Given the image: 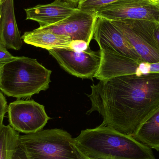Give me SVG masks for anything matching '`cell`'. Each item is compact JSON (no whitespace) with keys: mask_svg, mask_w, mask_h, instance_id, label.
Listing matches in <instances>:
<instances>
[{"mask_svg":"<svg viewBox=\"0 0 159 159\" xmlns=\"http://www.w3.org/2000/svg\"><path fill=\"white\" fill-rule=\"evenodd\" d=\"M87 94L103 118L101 125L132 135L159 106V73L128 75L100 80Z\"/></svg>","mask_w":159,"mask_h":159,"instance_id":"1","label":"cell"},{"mask_svg":"<svg viewBox=\"0 0 159 159\" xmlns=\"http://www.w3.org/2000/svg\"><path fill=\"white\" fill-rule=\"evenodd\" d=\"M74 139L91 159H156L149 147L108 126L83 130Z\"/></svg>","mask_w":159,"mask_h":159,"instance_id":"2","label":"cell"},{"mask_svg":"<svg viewBox=\"0 0 159 159\" xmlns=\"http://www.w3.org/2000/svg\"><path fill=\"white\" fill-rule=\"evenodd\" d=\"M51 73L36 59L16 57L2 67L0 90L8 97L30 98L49 88Z\"/></svg>","mask_w":159,"mask_h":159,"instance_id":"3","label":"cell"},{"mask_svg":"<svg viewBox=\"0 0 159 159\" xmlns=\"http://www.w3.org/2000/svg\"><path fill=\"white\" fill-rule=\"evenodd\" d=\"M19 143L29 159H91L80 150L70 134L61 129L20 135Z\"/></svg>","mask_w":159,"mask_h":159,"instance_id":"4","label":"cell"},{"mask_svg":"<svg viewBox=\"0 0 159 159\" xmlns=\"http://www.w3.org/2000/svg\"><path fill=\"white\" fill-rule=\"evenodd\" d=\"M112 21L143 61L149 63L159 62V51L153 34L155 22L143 20Z\"/></svg>","mask_w":159,"mask_h":159,"instance_id":"5","label":"cell"},{"mask_svg":"<svg viewBox=\"0 0 159 159\" xmlns=\"http://www.w3.org/2000/svg\"><path fill=\"white\" fill-rule=\"evenodd\" d=\"M9 125L25 134L42 130L50 119L43 105L33 100L18 99L9 103L7 109Z\"/></svg>","mask_w":159,"mask_h":159,"instance_id":"6","label":"cell"},{"mask_svg":"<svg viewBox=\"0 0 159 159\" xmlns=\"http://www.w3.org/2000/svg\"><path fill=\"white\" fill-rule=\"evenodd\" d=\"M95 14L112 21L143 20L159 23V3L151 0H119L102 7Z\"/></svg>","mask_w":159,"mask_h":159,"instance_id":"7","label":"cell"},{"mask_svg":"<svg viewBox=\"0 0 159 159\" xmlns=\"http://www.w3.org/2000/svg\"><path fill=\"white\" fill-rule=\"evenodd\" d=\"M48 52L64 70L78 78L92 80L101 65L100 49L93 51L89 47L82 52L69 49H55Z\"/></svg>","mask_w":159,"mask_h":159,"instance_id":"8","label":"cell"},{"mask_svg":"<svg viewBox=\"0 0 159 159\" xmlns=\"http://www.w3.org/2000/svg\"><path fill=\"white\" fill-rule=\"evenodd\" d=\"M100 49H107L136 60H142L123 34L111 20L97 16L93 37Z\"/></svg>","mask_w":159,"mask_h":159,"instance_id":"9","label":"cell"},{"mask_svg":"<svg viewBox=\"0 0 159 159\" xmlns=\"http://www.w3.org/2000/svg\"><path fill=\"white\" fill-rule=\"evenodd\" d=\"M97 16L96 14L78 9L62 21L45 27H40L56 34L70 37L72 40H83L89 44L93 37Z\"/></svg>","mask_w":159,"mask_h":159,"instance_id":"10","label":"cell"},{"mask_svg":"<svg viewBox=\"0 0 159 159\" xmlns=\"http://www.w3.org/2000/svg\"><path fill=\"white\" fill-rule=\"evenodd\" d=\"M77 9V7L68 2L55 0L51 3L26 8L25 11L26 20H34L39 23L40 27H45L62 21Z\"/></svg>","mask_w":159,"mask_h":159,"instance_id":"11","label":"cell"},{"mask_svg":"<svg viewBox=\"0 0 159 159\" xmlns=\"http://www.w3.org/2000/svg\"><path fill=\"white\" fill-rule=\"evenodd\" d=\"M0 45L8 49L19 50L23 45L16 21L14 0L0 2Z\"/></svg>","mask_w":159,"mask_h":159,"instance_id":"12","label":"cell"},{"mask_svg":"<svg viewBox=\"0 0 159 159\" xmlns=\"http://www.w3.org/2000/svg\"><path fill=\"white\" fill-rule=\"evenodd\" d=\"M22 41L35 47L46 50L70 49L71 39L70 37L56 34L39 28L31 31L26 32L21 36Z\"/></svg>","mask_w":159,"mask_h":159,"instance_id":"13","label":"cell"},{"mask_svg":"<svg viewBox=\"0 0 159 159\" xmlns=\"http://www.w3.org/2000/svg\"><path fill=\"white\" fill-rule=\"evenodd\" d=\"M132 137L159 151V106L139 126Z\"/></svg>","mask_w":159,"mask_h":159,"instance_id":"14","label":"cell"},{"mask_svg":"<svg viewBox=\"0 0 159 159\" xmlns=\"http://www.w3.org/2000/svg\"><path fill=\"white\" fill-rule=\"evenodd\" d=\"M119 72L120 76L128 75L159 73V62L149 63L121 56L120 59Z\"/></svg>","mask_w":159,"mask_h":159,"instance_id":"15","label":"cell"},{"mask_svg":"<svg viewBox=\"0 0 159 159\" xmlns=\"http://www.w3.org/2000/svg\"><path fill=\"white\" fill-rule=\"evenodd\" d=\"M19 133L10 125L0 129V159H12L19 143Z\"/></svg>","mask_w":159,"mask_h":159,"instance_id":"16","label":"cell"},{"mask_svg":"<svg viewBox=\"0 0 159 159\" xmlns=\"http://www.w3.org/2000/svg\"><path fill=\"white\" fill-rule=\"evenodd\" d=\"M119 0H83L79 1L77 8L86 12L95 13L99 9Z\"/></svg>","mask_w":159,"mask_h":159,"instance_id":"17","label":"cell"},{"mask_svg":"<svg viewBox=\"0 0 159 159\" xmlns=\"http://www.w3.org/2000/svg\"><path fill=\"white\" fill-rule=\"evenodd\" d=\"M16 57L12 56L7 50V48L0 45V66L2 67L5 64L15 59Z\"/></svg>","mask_w":159,"mask_h":159,"instance_id":"18","label":"cell"},{"mask_svg":"<svg viewBox=\"0 0 159 159\" xmlns=\"http://www.w3.org/2000/svg\"><path fill=\"white\" fill-rule=\"evenodd\" d=\"M89 44L83 40H72L70 43V49L75 52L85 51L89 47Z\"/></svg>","mask_w":159,"mask_h":159,"instance_id":"19","label":"cell"},{"mask_svg":"<svg viewBox=\"0 0 159 159\" xmlns=\"http://www.w3.org/2000/svg\"><path fill=\"white\" fill-rule=\"evenodd\" d=\"M8 105L5 97L0 90V129L2 127L4 118L6 113L7 112Z\"/></svg>","mask_w":159,"mask_h":159,"instance_id":"20","label":"cell"},{"mask_svg":"<svg viewBox=\"0 0 159 159\" xmlns=\"http://www.w3.org/2000/svg\"><path fill=\"white\" fill-rule=\"evenodd\" d=\"M12 159H29L25 150L19 143L14 152Z\"/></svg>","mask_w":159,"mask_h":159,"instance_id":"21","label":"cell"},{"mask_svg":"<svg viewBox=\"0 0 159 159\" xmlns=\"http://www.w3.org/2000/svg\"><path fill=\"white\" fill-rule=\"evenodd\" d=\"M153 34L159 51V23L154 22Z\"/></svg>","mask_w":159,"mask_h":159,"instance_id":"22","label":"cell"},{"mask_svg":"<svg viewBox=\"0 0 159 159\" xmlns=\"http://www.w3.org/2000/svg\"><path fill=\"white\" fill-rule=\"evenodd\" d=\"M63 1L68 2H69L73 5L75 7H77L76 6H78L80 0H63Z\"/></svg>","mask_w":159,"mask_h":159,"instance_id":"23","label":"cell"},{"mask_svg":"<svg viewBox=\"0 0 159 159\" xmlns=\"http://www.w3.org/2000/svg\"><path fill=\"white\" fill-rule=\"evenodd\" d=\"M2 67L0 66V80H1V73H2Z\"/></svg>","mask_w":159,"mask_h":159,"instance_id":"24","label":"cell"},{"mask_svg":"<svg viewBox=\"0 0 159 159\" xmlns=\"http://www.w3.org/2000/svg\"><path fill=\"white\" fill-rule=\"evenodd\" d=\"M151 1H153V2H155L159 3V0H151Z\"/></svg>","mask_w":159,"mask_h":159,"instance_id":"25","label":"cell"},{"mask_svg":"<svg viewBox=\"0 0 159 159\" xmlns=\"http://www.w3.org/2000/svg\"><path fill=\"white\" fill-rule=\"evenodd\" d=\"M80 1H83V0H80Z\"/></svg>","mask_w":159,"mask_h":159,"instance_id":"26","label":"cell"},{"mask_svg":"<svg viewBox=\"0 0 159 159\" xmlns=\"http://www.w3.org/2000/svg\"><path fill=\"white\" fill-rule=\"evenodd\" d=\"M1 1H2V0H0V2H1Z\"/></svg>","mask_w":159,"mask_h":159,"instance_id":"27","label":"cell"},{"mask_svg":"<svg viewBox=\"0 0 159 159\" xmlns=\"http://www.w3.org/2000/svg\"><path fill=\"white\" fill-rule=\"evenodd\" d=\"M0 18H1V15H0Z\"/></svg>","mask_w":159,"mask_h":159,"instance_id":"28","label":"cell"}]
</instances>
